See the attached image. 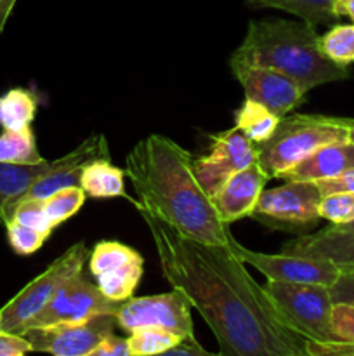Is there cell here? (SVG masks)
<instances>
[{
  "label": "cell",
  "instance_id": "25",
  "mask_svg": "<svg viewBox=\"0 0 354 356\" xmlns=\"http://www.w3.org/2000/svg\"><path fill=\"white\" fill-rule=\"evenodd\" d=\"M319 47L323 54L340 66L354 63V23L333 24L325 35L319 37Z\"/></svg>",
  "mask_w": 354,
  "mask_h": 356
},
{
  "label": "cell",
  "instance_id": "31",
  "mask_svg": "<svg viewBox=\"0 0 354 356\" xmlns=\"http://www.w3.org/2000/svg\"><path fill=\"white\" fill-rule=\"evenodd\" d=\"M332 327L342 343L354 344V305L333 302Z\"/></svg>",
  "mask_w": 354,
  "mask_h": 356
},
{
  "label": "cell",
  "instance_id": "15",
  "mask_svg": "<svg viewBox=\"0 0 354 356\" xmlns=\"http://www.w3.org/2000/svg\"><path fill=\"white\" fill-rule=\"evenodd\" d=\"M267 181L269 177L257 162L229 176L221 190L212 197L222 221L231 225L243 218H250Z\"/></svg>",
  "mask_w": 354,
  "mask_h": 356
},
{
  "label": "cell",
  "instance_id": "41",
  "mask_svg": "<svg viewBox=\"0 0 354 356\" xmlns=\"http://www.w3.org/2000/svg\"><path fill=\"white\" fill-rule=\"evenodd\" d=\"M337 226H340V228H346V229H354V221L347 222V225H337Z\"/></svg>",
  "mask_w": 354,
  "mask_h": 356
},
{
  "label": "cell",
  "instance_id": "26",
  "mask_svg": "<svg viewBox=\"0 0 354 356\" xmlns=\"http://www.w3.org/2000/svg\"><path fill=\"white\" fill-rule=\"evenodd\" d=\"M141 254L137 250L130 249V247L124 245L120 242H111V240H103L94 247L90 252L89 259V270L90 275L97 277V275L104 273V271H111L115 268H120L124 264L130 263L132 259L139 257Z\"/></svg>",
  "mask_w": 354,
  "mask_h": 356
},
{
  "label": "cell",
  "instance_id": "17",
  "mask_svg": "<svg viewBox=\"0 0 354 356\" xmlns=\"http://www.w3.org/2000/svg\"><path fill=\"white\" fill-rule=\"evenodd\" d=\"M56 160H42L38 163L0 162V225L6 226L12 219L19 198L30 190L35 181L54 167Z\"/></svg>",
  "mask_w": 354,
  "mask_h": 356
},
{
  "label": "cell",
  "instance_id": "33",
  "mask_svg": "<svg viewBox=\"0 0 354 356\" xmlns=\"http://www.w3.org/2000/svg\"><path fill=\"white\" fill-rule=\"evenodd\" d=\"M30 351H33L31 344L23 334L0 330V356H21Z\"/></svg>",
  "mask_w": 354,
  "mask_h": 356
},
{
  "label": "cell",
  "instance_id": "13",
  "mask_svg": "<svg viewBox=\"0 0 354 356\" xmlns=\"http://www.w3.org/2000/svg\"><path fill=\"white\" fill-rule=\"evenodd\" d=\"M212 139L210 155L194 159V172L203 190L214 197L229 176L257 162V145L238 127L212 136Z\"/></svg>",
  "mask_w": 354,
  "mask_h": 356
},
{
  "label": "cell",
  "instance_id": "22",
  "mask_svg": "<svg viewBox=\"0 0 354 356\" xmlns=\"http://www.w3.org/2000/svg\"><path fill=\"white\" fill-rule=\"evenodd\" d=\"M142 277V256L111 271L97 275L96 280L104 296L115 301H127L132 298Z\"/></svg>",
  "mask_w": 354,
  "mask_h": 356
},
{
  "label": "cell",
  "instance_id": "9",
  "mask_svg": "<svg viewBox=\"0 0 354 356\" xmlns=\"http://www.w3.org/2000/svg\"><path fill=\"white\" fill-rule=\"evenodd\" d=\"M115 316L117 325L128 334L141 327H158L179 337L194 336L191 302L177 289L167 294L127 299Z\"/></svg>",
  "mask_w": 354,
  "mask_h": 356
},
{
  "label": "cell",
  "instance_id": "6",
  "mask_svg": "<svg viewBox=\"0 0 354 356\" xmlns=\"http://www.w3.org/2000/svg\"><path fill=\"white\" fill-rule=\"evenodd\" d=\"M89 257L85 243L80 242L69 247L59 259L26 285L16 298L10 299L0 309V330L23 334L24 327L33 320L56 296V292L83 268Z\"/></svg>",
  "mask_w": 354,
  "mask_h": 356
},
{
  "label": "cell",
  "instance_id": "8",
  "mask_svg": "<svg viewBox=\"0 0 354 356\" xmlns=\"http://www.w3.org/2000/svg\"><path fill=\"white\" fill-rule=\"evenodd\" d=\"M124 302L104 296L99 285L92 284L90 278L80 270L56 292L52 301L42 312L28 322L24 332L56 323L85 322L97 315H117Z\"/></svg>",
  "mask_w": 354,
  "mask_h": 356
},
{
  "label": "cell",
  "instance_id": "12",
  "mask_svg": "<svg viewBox=\"0 0 354 356\" xmlns=\"http://www.w3.org/2000/svg\"><path fill=\"white\" fill-rule=\"evenodd\" d=\"M231 250L238 259L259 270L267 280L292 282V284H318L332 287L340 278V268L332 261L312 259L292 254L253 252L233 240Z\"/></svg>",
  "mask_w": 354,
  "mask_h": 356
},
{
  "label": "cell",
  "instance_id": "28",
  "mask_svg": "<svg viewBox=\"0 0 354 356\" xmlns=\"http://www.w3.org/2000/svg\"><path fill=\"white\" fill-rule=\"evenodd\" d=\"M6 229L10 247H12L14 252L21 254V256H30V254L37 252L44 245L45 240L49 238L47 233L21 225L16 219L7 222Z\"/></svg>",
  "mask_w": 354,
  "mask_h": 356
},
{
  "label": "cell",
  "instance_id": "39",
  "mask_svg": "<svg viewBox=\"0 0 354 356\" xmlns=\"http://www.w3.org/2000/svg\"><path fill=\"white\" fill-rule=\"evenodd\" d=\"M14 3H16V0H0V33H2L10 13H12Z\"/></svg>",
  "mask_w": 354,
  "mask_h": 356
},
{
  "label": "cell",
  "instance_id": "34",
  "mask_svg": "<svg viewBox=\"0 0 354 356\" xmlns=\"http://www.w3.org/2000/svg\"><path fill=\"white\" fill-rule=\"evenodd\" d=\"M90 356H130V351H128L127 339L115 336L113 332L101 341L99 346L92 351Z\"/></svg>",
  "mask_w": 354,
  "mask_h": 356
},
{
  "label": "cell",
  "instance_id": "14",
  "mask_svg": "<svg viewBox=\"0 0 354 356\" xmlns=\"http://www.w3.org/2000/svg\"><path fill=\"white\" fill-rule=\"evenodd\" d=\"M96 160H110V148L103 134H92L68 155L54 162V167L45 176L35 181L21 200H45L58 190L69 186H80L83 167ZM17 202V204H19ZM16 204V205H17Z\"/></svg>",
  "mask_w": 354,
  "mask_h": 356
},
{
  "label": "cell",
  "instance_id": "24",
  "mask_svg": "<svg viewBox=\"0 0 354 356\" xmlns=\"http://www.w3.org/2000/svg\"><path fill=\"white\" fill-rule=\"evenodd\" d=\"M180 339L183 337L170 332V330L158 329V327H141V329L132 330L127 343L130 356H148L165 355Z\"/></svg>",
  "mask_w": 354,
  "mask_h": 356
},
{
  "label": "cell",
  "instance_id": "1",
  "mask_svg": "<svg viewBox=\"0 0 354 356\" xmlns=\"http://www.w3.org/2000/svg\"><path fill=\"white\" fill-rule=\"evenodd\" d=\"M151 232L163 277L184 292L226 356H304L309 339L294 329L231 247L210 245L137 207Z\"/></svg>",
  "mask_w": 354,
  "mask_h": 356
},
{
  "label": "cell",
  "instance_id": "40",
  "mask_svg": "<svg viewBox=\"0 0 354 356\" xmlns=\"http://www.w3.org/2000/svg\"><path fill=\"white\" fill-rule=\"evenodd\" d=\"M340 273H354V259L349 264H344L340 266Z\"/></svg>",
  "mask_w": 354,
  "mask_h": 356
},
{
  "label": "cell",
  "instance_id": "38",
  "mask_svg": "<svg viewBox=\"0 0 354 356\" xmlns=\"http://www.w3.org/2000/svg\"><path fill=\"white\" fill-rule=\"evenodd\" d=\"M328 120L332 122L333 125H339V127L346 129L347 138L349 141L354 143V118H340V117H328Z\"/></svg>",
  "mask_w": 354,
  "mask_h": 356
},
{
  "label": "cell",
  "instance_id": "7",
  "mask_svg": "<svg viewBox=\"0 0 354 356\" xmlns=\"http://www.w3.org/2000/svg\"><path fill=\"white\" fill-rule=\"evenodd\" d=\"M319 193L314 181H287L283 186L262 190L250 218L269 228L304 233L319 222Z\"/></svg>",
  "mask_w": 354,
  "mask_h": 356
},
{
  "label": "cell",
  "instance_id": "23",
  "mask_svg": "<svg viewBox=\"0 0 354 356\" xmlns=\"http://www.w3.org/2000/svg\"><path fill=\"white\" fill-rule=\"evenodd\" d=\"M42 156L37 149L35 136L30 127L17 129H3L0 134V162L7 163H38L42 162Z\"/></svg>",
  "mask_w": 354,
  "mask_h": 356
},
{
  "label": "cell",
  "instance_id": "37",
  "mask_svg": "<svg viewBox=\"0 0 354 356\" xmlns=\"http://www.w3.org/2000/svg\"><path fill=\"white\" fill-rule=\"evenodd\" d=\"M335 13L340 17L347 16L354 23V0H335Z\"/></svg>",
  "mask_w": 354,
  "mask_h": 356
},
{
  "label": "cell",
  "instance_id": "2",
  "mask_svg": "<svg viewBox=\"0 0 354 356\" xmlns=\"http://www.w3.org/2000/svg\"><path fill=\"white\" fill-rule=\"evenodd\" d=\"M130 177L142 207L184 236L229 247L235 236L194 172V156L160 134L139 141L127 155Z\"/></svg>",
  "mask_w": 354,
  "mask_h": 356
},
{
  "label": "cell",
  "instance_id": "29",
  "mask_svg": "<svg viewBox=\"0 0 354 356\" xmlns=\"http://www.w3.org/2000/svg\"><path fill=\"white\" fill-rule=\"evenodd\" d=\"M318 211L332 225H347L354 221V193L323 195Z\"/></svg>",
  "mask_w": 354,
  "mask_h": 356
},
{
  "label": "cell",
  "instance_id": "4",
  "mask_svg": "<svg viewBox=\"0 0 354 356\" xmlns=\"http://www.w3.org/2000/svg\"><path fill=\"white\" fill-rule=\"evenodd\" d=\"M346 129L333 125L326 115H285L273 134L257 145V163L269 179L297 165L326 143L346 139Z\"/></svg>",
  "mask_w": 354,
  "mask_h": 356
},
{
  "label": "cell",
  "instance_id": "20",
  "mask_svg": "<svg viewBox=\"0 0 354 356\" xmlns=\"http://www.w3.org/2000/svg\"><path fill=\"white\" fill-rule=\"evenodd\" d=\"M38 99L28 89H10L0 96V127L17 131L30 127L35 118Z\"/></svg>",
  "mask_w": 354,
  "mask_h": 356
},
{
  "label": "cell",
  "instance_id": "18",
  "mask_svg": "<svg viewBox=\"0 0 354 356\" xmlns=\"http://www.w3.org/2000/svg\"><path fill=\"white\" fill-rule=\"evenodd\" d=\"M248 7H273L301 17L309 26H333L340 16L335 13V0H246Z\"/></svg>",
  "mask_w": 354,
  "mask_h": 356
},
{
  "label": "cell",
  "instance_id": "16",
  "mask_svg": "<svg viewBox=\"0 0 354 356\" xmlns=\"http://www.w3.org/2000/svg\"><path fill=\"white\" fill-rule=\"evenodd\" d=\"M354 169V143L349 138L326 143L281 174L285 181H319Z\"/></svg>",
  "mask_w": 354,
  "mask_h": 356
},
{
  "label": "cell",
  "instance_id": "11",
  "mask_svg": "<svg viewBox=\"0 0 354 356\" xmlns=\"http://www.w3.org/2000/svg\"><path fill=\"white\" fill-rule=\"evenodd\" d=\"M229 66L242 83L246 99L262 104L276 117H285L304 103L307 90L280 70L248 65L238 59H229Z\"/></svg>",
  "mask_w": 354,
  "mask_h": 356
},
{
  "label": "cell",
  "instance_id": "5",
  "mask_svg": "<svg viewBox=\"0 0 354 356\" xmlns=\"http://www.w3.org/2000/svg\"><path fill=\"white\" fill-rule=\"evenodd\" d=\"M264 289L287 322L311 343H342L332 327L333 299L330 287L267 280Z\"/></svg>",
  "mask_w": 354,
  "mask_h": 356
},
{
  "label": "cell",
  "instance_id": "32",
  "mask_svg": "<svg viewBox=\"0 0 354 356\" xmlns=\"http://www.w3.org/2000/svg\"><path fill=\"white\" fill-rule=\"evenodd\" d=\"M314 183L321 197L330 193H354V169L346 170L339 176L314 181Z\"/></svg>",
  "mask_w": 354,
  "mask_h": 356
},
{
  "label": "cell",
  "instance_id": "27",
  "mask_svg": "<svg viewBox=\"0 0 354 356\" xmlns=\"http://www.w3.org/2000/svg\"><path fill=\"white\" fill-rule=\"evenodd\" d=\"M85 197V191L80 186H69L58 190L56 193H52L51 197L45 198L44 209L49 221L52 222V226L56 228V226H59L61 222H65L66 219L75 216L76 212L82 209Z\"/></svg>",
  "mask_w": 354,
  "mask_h": 356
},
{
  "label": "cell",
  "instance_id": "10",
  "mask_svg": "<svg viewBox=\"0 0 354 356\" xmlns=\"http://www.w3.org/2000/svg\"><path fill=\"white\" fill-rule=\"evenodd\" d=\"M117 316L97 315L85 322L56 323L23 334L33 351L56 356H90L104 337L115 332Z\"/></svg>",
  "mask_w": 354,
  "mask_h": 356
},
{
  "label": "cell",
  "instance_id": "36",
  "mask_svg": "<svg viewBox=\"0 0 354 356\" xmlns=\"http://www.w3.org/2000/svg\"><path fill=\"white\" fill-rule=\"evenodd\" d=\"M165 355H170V356H184V355L186 356H210L212 353L210 351L205 350V348H201L200 343L194 339V336H191V337H183V339H180L176 346L170 348Z\"/></svg>",
  "mask_w": 354,
  "mask_h": 356
},
{
  "label": "cell",
  "instance_id": "35",
  "mask_svg": "<svg viewBox=\"0 0 354 356\" xmlns=\"http://www.w3.org/2000/svg\"><path fill=\"white\" fill-rule=\"evenodd\" d=\"M333 302H351L354 305V273H340L335 285L330 287Z\"/></svg>",
  "mask_w": 354,
  "mask_h": 356
},
{
  "label": "cell",
  "instance_id": "3",
  "mask_svg": "<svg viewBox=\"0 0 354 356\" xmlns=\"http://www.w3.org/2000/svg\"><path fill=\"white\" fill-rule=\"evenodd\" d=\"M231 59L280 70L305 90L349 79L347 66L337 65L323 54L318 31L304 21L281 17L250 21L245 38Z\"/></svg>",
  "mask_w": 354,
  "mask_h": 356
},
{
  "label": "cell",
  "instance_id": "21",
  "mask_svg": "<svg viewBox=\"0 0 354 356\" xmlns=\"http://www.w3.org/2000/svg\"><path fill=\"white\" fill-rule=\"evenodd\" d=\"M278 122H280V117L271 113L262 104L246 99V97L235 113V127H238L253 145L266 141L274 132Z\"/></svg>",
  "mask_w": 354,
  "mask_h": 356
},
{
  "label": "cell",
  "instance_id": "19",
  "mask_svg": "<svg viewBox=\"0 0 354 356\" xmlns=\"http://www.w3.org/2000/svg\"><path fill=\"white\" fill-rule=\"evenodd\" d=\"M125 176L127 174L111 165L110 160H96L83 167L80 188L85 191V195L94 198L127 197Z\"/></svg>",
  "mask_w": 354,
  "mask_h": 356
},
{
  "label": "cell",
  "instance_id": "30",
  "mask_svg": "<svg viewBox=\"0 0 354 356\" xmlns=\"http://www.w3.org/2000/svg\"><path fill=\"white\" fill-rule=\"evenodd\" d=\"M12 219H16L21 225L47 233V235H51L52 229H54L47 214H45L44 200H21L14 209Z\"/></svg>",
  "mask_w": 354,
  "mask_h": 356
}]
</instances>
